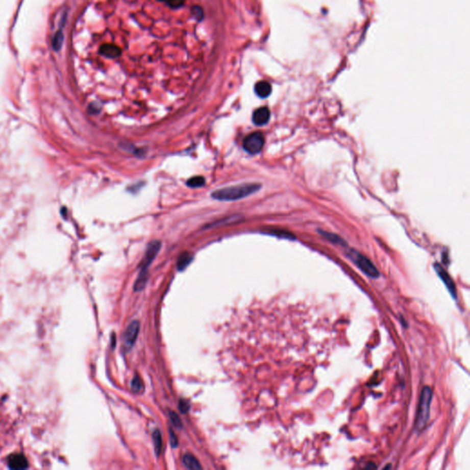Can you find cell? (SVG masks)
I'll return each instance as SVG.
<instances>
[{
	"label": "cell",
	"instance_id": "ac0fdd59",
	"mask_svg": "<svg viewBox=\"0 0 470 470\" xmlns=\"http://www.w3.org/2000/svg\"><path fill=\"white\" fill-rule=\"evenodd\" d=\"M132 387H133V390H136V391L141 390L142 388V380L139 379L138 377L134 378L133 380V383H132Z\"/></svg>",
	"mask_w": 470,
	"mask_h": 470
},
{
	"label": "cell",
	"instance_id": "5b68a950",
	"mask_svg": "<svg viewBox=\"0 0 470 470\" xmlns=\"http://www.w3.org/2000/svg\"><path fill=\"white\" fill-rule=\"evenodd\" d=\"M160 249H161V242L159 241H154L148 245L146 254H145V256H144V258L142 260V270H141V273H140V276L138 278L137 282L135 284V288H137V289L142 288L144 283H145V281H146L147 268H148L149 265H151L153 260L156 258L157 254L159 253Z\"/></svg>",
	"mask_w": 470,
	"mask_h": 470
},
{
	"label": "cell",
	"instance_id": "9a60e30c",
	"mask_svg": "<svg viewBox=\"0 0 470 470\" xmlns=\"http://www.w3.org/2000/svg\"><path fill=\"white\" fill-rule=\"evenodd\" d=\"M320 233H321L324 236L327 238L329 241H331V242H335V243H338V244H340V245H345V244H347V243L344 242V241L342 240V238L339 237L337 235H334L333 233H324H324L320 232Z\"/></svg>",
	"mask_w": 470,
	"mask_h": 470
},
{
	"label": "cell",
	"instance_id": "9c48e42d",
	"mask_svg": "<svg viewBox=\"0 0 470 470\" xmlns=\"http://www.w3.org/2000/svg\"><path fill=\"white\" fill-rule=\"evenodd\" d=\"M8 465L10 469H25L29 467L26 457L22 454H13L8 458Z\"/></svg>",
	"mask_w": 470,
	"mask_h": 470
},
{
	"label": "cell",
	"instance_id": "5bb4252c",
	"mask_svg": "<svg viewBox=\"0 0 470 470\" xmlns=\"http://www.w3.org/2000/svg\"><path fill=\"white\" fill-rule=\"evenodd\" d=\"M187 185L190 187H201L205 185V178L201 176L191 178L187 182Z\"/></svg>",
	"mask_w": 470,
	"mask_h": 470
},
{
	"label": "cell",
	"instance_id": "3957f363",
	"mask_svg": "<svg viewBox=\"0 0 470 470\" xmlns=\"http://www.w3.org/2000/svg\"><path fill=\"white\" fill-rule=\"evenodd\" d=\"M433 400V391L430 387H425L420 393L419 407L416 416L415 429L418 433L425 429L430 417V407Z\"/></svg>",
	"mask_w": 470,
	"mask_h": 470
},
{
	"label": "cell",
	"instance_id": "7a4b0ae2",
	"mask_svg": "<svg viewBox=\"0 0 470 470\" xmlns=\"http://www.w3.org/2000/svg\"><path fill=\"white\" fill-rule=\"evenodd\" d=\"M261 188L259 184L249 183L241 184L233 187H224L212 192L211 196L217 201H234L242 200L258 191Z\"/></svg>",
	"mask_w": 470,
	"mask_h": 470
},
{
	"label": "cell",
	"instance_id": "7c38bea8",
	"mask_svg": "<svg viewBox=\"0 0 470 470\" xmlns=\"http://www.w3.org/2000/svg\"><path fill=\"white\" fill-rule=\"evenodd\" d=\"M183 464L188 469H201V466L199 460L192 455H185L183 457Z\"/></svg>",
	"mask_w": 470,
	"mask_h": 470
},
{
	"label": "cell",
	"instance_id": "d6986e66",
	"mask_svg": "<svg viewBox=\"0 0 470 470\" xmlns=\"http://www.w3.org/2000/svg\"><path fill=\"white\" fill-rule=\"evenodd\" d=\"M170 418H171V422L173 423V425L176 427H180L181 426V422H180V419H179V417H178L177 413L170 412Z\"/></svg>",
	"mask_w": 470,
	"mask_h": 470
},
{
	"label": "cell",
	"instance_id": "30bf717a",
	"mask_svg": "<svg viewBox=\"0 0 470 470\" xmlns=\"http://www.w3.org/2000/svg\"><path fill=\"white\" fill-rule=\"evenodd\" d=\"M270 119V110L266 107H261L254 112L253 121L257 126H263L268 122Z\"/></svg>",
	"mask_w": 470,
	"mask_h": 470
},
{
	"label": "cell",
	"instance_id": "52a82bcc",
	"mask_svg": "<svg viewBox=\"0 0 470 470\" xmlns=\"http://www.w3.org/2000/svg\"><path fill=\"white\" fill-rule=\"evenodd\" d=\"M434 268H435V271L436 273L438 274L440 279L443 280V283L446 285V287L448 288V291L450 293V295L452 296L453 299L455 301L457 300V288H456V285L454 283L453 279H451V277L448 274V272L446 270L443 269V267L441 265H438V264H435L434 265Z\"/></svg>",
	"mask_w": 470,
	"mask_h": 470
},
{
	"label": "cell",
	"instance_id": "8fae6325",
	"mask_svg": "<svg viewBox=\"0 0 470 470\" xmlns=\"http://www.w3.org/2000/svg\"><path fill=\"white\" fill-rule=\"evenodd\" d=\"M255 90H256L257 96H260L262 98H265L271 94L272 87L269 83L266 81H260V82L256 83Z\"/></svg>",
	"mask_w": 470,
	"mask_h": 470
},
{
	"label": "cell",
	"instance_id": "6da1fadb",
	"mask_svg": "<svg viewBox=\"0 0 470 470\" xmlns=\"http://www.w3.org/2000/svg\"><path fill=\"white\" fill-rule=\"evenodd\" d=\"M95 34V67L106 80L185 82L200 75L210 49L195 0H105Z\"/></svg>",
	"mask_w": 470,
	"mask_h": 470
},
{
	"label": "cell",
	"instance_id": "8992f818",
	"mask_svg": "<svg viewBox=\"0 0 470 470\" xmlns=\"http://www.w3.org/2000/svg\"><path fill=\"white\" fill-rule=\"evenodd\" d=\"M265 144V137L264 134L260 132H256V133L249 134L246 138L243 140V149L251 154V155H256L260 153L261 150L263 149Z\"/></svg>",
	"mask_w": 470,
	"mask_h": 470
},
{
	"label": "cell",
	"instance_id": "2e32d148",
	"mask_svg": "<svg viewBox=\"0 0 470 470\" xmlns=\"http://www.w3.org/2000/svg\"><path fill=\"white\" fill-rule=\"evenodd\" d=\"M267 233L274 234V235H278V236H281V237L295 238L291 233H288V232H285V231H282V230L268 229V230H267Z\"/></svg>",
	"mask_w": 470,
	"mask_h": 470
},
{
	"label": "cell",
	"instance_id": "e0dca14e",
	"mask_svg": "<svg viewBox=\"0 0 470 470\" xmlns=\"http://www.w3.org/2000/svg\"><path fill=\"white\" fill-rule=\"evenodd\" d=\"M154 443H155V448H156V451L157 454H159L160 451H161V448H162V436H161V434H160L159 431H156L155 434H154Z\"/></svg>",
	"mask_w": 470,
	"mask_h": 470
},
{
	"label": "cell",
	"instance_id": "4fadbf2b",
	"mask_svg": "<svg viewBox=\"0 0 470 470\" xmlns=\"http://www.w3.org/2000/svg\"><path fill=\"white\" fill-rule=\"evenodd\" d=\"M192 256L189 253H183L181 256H179L178 261V267L179 270L185 269L188 264L191 262Z\"/></svg>",
	"mask_w": 470,
	"mask_h": 470
},
{
	"label": "cell",
	"instance_id": "ba28073f",
	"mask_svg": "<svg viewBox=\"0 0 470 470\" xmlns=\"http://www.w3.org/2000/svg\"><path fill=\"white\" fill-rule=\"evenodd\" d=\"M140 330V324L138 321H133L129 325L128 328L124 333V344L125 347L131 348L137 338L138 333Z\"/></svg>",
	"mask_w": 470,
	"mask_h": 470
},
{
	"label": "cell",
	"instance_id": "277c9868",
	"mask_svg": "<svg viewBox=\"0 0 470 470\" xmlns=\"http://www.w3.org/2000/svg\"><path fill=\"white\" fill-rule=\"evenodd\" d=\"M347 256L367 277H369L371 279L379 278V270L375 266L374 264L364 255H362L359 252L356 251L354 249H350L347 252Z\"/></svg>",
	"mask_w": 470,
	"mask_h": 470
}]
</instances>
